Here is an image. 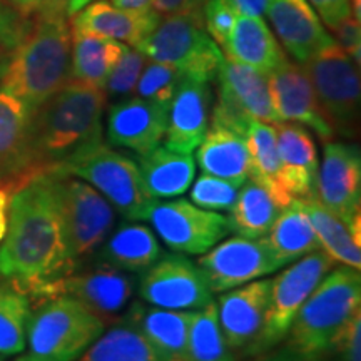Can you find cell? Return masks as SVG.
<instances>
[{
    "instance_id": "cell-1",
    "label": "cell",
    "mask_w": 361,
    "mask_h": 361,
    "mask_svg": "<svg viewBox=\"0 0 361 361\" xmlns=\"http://www.w3.org/2000/svg\"><path fill=\"white\" fill-rule=\"evenodd\" d=\"M75 268L66 234L61 174L30 176L12 191L0 243V279L24 291L34 305L47 300L54 284Z\"/></svg>"
},
{
    "instance_id": "cell-2",
    "label": "cell",
    "mask_w": 361,
    "mask_h": 361,
    "mask_svg": "<svg viewBox=\"0 0 361 361\" xmlns=\"http://www.w3.org/2000/svg\"><path fill=\"white\" fill-rule=\"evenodd\" d=\"M104 89L69 80L32 111L27 133L25 174L57 171L102 142Z\"/></svg>"
},
{
    "instance_id": "cell-3",
    "label": "cell",
    "mask_w": 361,
    "mask_h": 361,
    "mask_svg": "<svg viewBox=\"0 0 361 361\" xmlns=\"http://www.w3.org/2000/svg\"><path fill=\"white\" fill-rule=\"evenodd\" d=\"M16 47L8 52L0 89L37 109L71 80L72 29L67 17L34 13Z\"/></svg>"
},
{
    "instance_id": "cell-4",
    "label": "cell",
    "mask_w": 361,
    "mask_h": 361,
    "mask_svg": "<svg viewBox=\"0 0 361 361\" xmlns=\"http://www.w3.org/2000/svg\"><path fill=\"white\" fill-rule=\"evenodd\" d=\"M360 269L333 268L298 310L286 346L311 358H324L360 311Z\"/></svg>"
},
{
    "instance_id": "cell-5",
    "label": "cell",
    "mask_w": 361,
    "mask_h": 361,
    "mask_svg": "<svg viewBox=\"0 0 361 361\" xmlns=\"http://www.w3.org/2000/svg\"><path fill=\"white\" fill-rule=\"evenodd\" d=\"M104 331L106 324L78 300L47 298L32 306L17 361H78Z\"/></svg>"
},
{
    "instance_id": "cell-6",
    "label": "cell",
    "mask_w": 361,
    "mask_h": 361,
    "mask_svg": "<svg viewBox=\"0 0 361 361\" xmlns=\"http://www.w3.org/2000/svg\"><path fill=\"white\" fill-rule=\"evenodd\" d=\"M54 173L85 180L128 221H146L156 202L144 188L137 162L104 141Z\"/></svg>"
},
{
    "instance_id": "cell-7",
    "label": "cell",
    "mask_w": 361,
    "mask_h": 361,
    "mask_svg": "<svg viewBox=\"0 0 361 361\" xmlns=\"http://www.w3.org/2000/svg\"><path fill=\"white\" fill-rule=\"evenodd\" d=\"M149 61L173 66L186 78L213 82L224 61L221 47L200 22L180 16L161 17L152 34L137 49Z\"/></svg>"
},
{
    "instance_id": "cell-8",
    "label": "cell",
    "mask_w": 361,
    "mask_h": 361,
    "mask_svg": "<svg viewBox=\"0 0 361 361\" xmlns=\"http://www.w3.org/2000/svg\"><path fill=\"white\" fill-rule=\"evenodd\" d=\"M303 69L335 134L355 137L360 123V67L333 40L303 64Z\"/></svg>"
},
{
    "instance_id": "cell-9",
    "label": "cell",
    "mask_w": 361,
    "mask_h": 361,
    "mask_svg": "<svg viewBox=\"0 0 361 361\" xmlns=\"http://www.w3.org/2000/svg\"><path fill=\"white\" fill-rule=\"evenodd\" d=\"M218 99L209 123L223 124L246 135L251 121L279 123L269 96L268 75L224 57L218 75Z\"/></svg>"
},
{
    "instance_id": "cell-10",
    "label": "cell",
    "mask_w": 361,
    "mask_h": 361,
    "mask_svg": "<svg viewBox=\"0 0 361 361\" xmlns=\"http://www.w3.org/2000/svg\"><path fill=\"white\" fill-rule=\"evenodd\" d=\"M139 274L128 273L97 259L78 266L69 276L54 284L52 296H71L111 326L126 314L137 291Z\"/></svg>"
},
{
    "instance_id": "cell-11",
    "label": "cell",
    "mask_w": 361,
    "mask_h": 361,
    "mask_svg": "<svg viewBox=\"0 0 361 361\" xmlns=\"http://www.w3.org/2000/svg\"><path fill=\"white\" fill-rule=\"evenodd\" d=\"M61 200L71 256L80 266L116 228L117 211L101 192L74 176L61 174Z\"/></svg>"
},
{
    "instance_id": "cell-12",
    "label": "cell",
    "mask_w": 361,
    "mask_h": 361,
    "mask_svg": "<svg viewBox=\"0 0 361 361\" xmlns=\"http://www.w3.org/2000/svg\"><path fill=\"white\" fill-rule=\"evenodd\" d=\"M146 221L171 251L180 255H204L233 233L228 216L202 209L183 197L156 201Z\"/></svg>"
},
{
    "instance_id": "cell-13",
    "label": "cell",
    "mask_w": 361,
    "mask_h": 361,
    "mask_svg": "<svg viewBox=\"0 0 361 361\" xmlns=\"http://www.w3.org/2000/svg\"><path fill=\"white\" fill-rule=\"evenodd\" d=\"M314 196L350 229L355 243L361 238V154L348 142H324L318 166Z\"/></svg>"
},
{
    "instance_id": "cell-14",
    "label": "cell",
    "mask_w": 361,
    "mask_h": 361,
    "mask_svg": "<svg viewBox=\"0 0 361 361\" xmlns=\"http://www.w3.org/2000/svg\"><path fill=\"white\" fill-rule=\"evenodd\" d=\"M335 261L323 250H316L293 261L291 266L271 279L264 333L266 351H271L286 340L298 310L308 300L319 281L335 268Z\"/></svg>"
},
{
    "instance_id": "cell-15",
    "label": "cell",
    "mask_w": 361,
    "mask_h": 361,
    "mask_svg": "<svg viewBox=\"0 0 361 361\" xmlns=\"http://www.w3.org/2000/svg\"><path fill=\"white\" fill-rule=\"evenodd\" d=\"M271 279H256L219 296V326L236 360L255 358L266 351V314L269 306Z\"/></svg>"
},
{
    "instance_id": "cell-16",
    "label": "cell",
    "mask_w": 361,
    "mask_h": 361,
    "mask_svg": "<svg viewBox=\"0 0 361 361\" xmlns=\"http://www.w3.org/2000/svg\"><path fill=\"white\" fill-rule=\"evenodd\" d=\"M137 293L146 305L174 311H197L213 301L197 264L180 252H162L139 274Z\"/></svg>"
},
{
    "instance_id": "cell-17",
    "label": "cell",
    "mask_w": 361,
    "mask_h": 361,
    "mask_svg": "<svg viewBox=\"0 0 361 361\" xmlns=\"http://www.w3.org/2000/svg\"><path fill=\"white\" fill-rule=\"evenodd\" d=\"M211 293H224L281 269L266 238L234 236L218 243L197 259Z\"/></svg>"
},
{
    "instance_id": "cell-18",
    "label": "cell",
    "mask_w": 361,
    "mask_h": 361,
    "mask_svg": "<svg viewBox=\"0 0 361 361\" xmlns=\"http://www.w3.org/2000/svg\"><path fill=\"white\" fill-rule=\"evenodd\" d=\"M268 85L279 123H296L313 130L323 142L333 141L335 129L324 116L303 66L288 59L278 69L269 72Z\"/></svg>"
},
{
    "instance_id": "cell-19",
    "label": "cell",
    "mask_w": 361,
    "mask_h": 361,
    "mask_svg": "<svg viewBox=\"0 0 361 361\" xmlns=\"http://www.w3.org/2000/svg\"><path fill=\"white\" fill-rule=\"evenodd\" d=\"M106 124V137L111 147L128 149L142 156L164 141L168 107L133 96L112 104Z\"/></svg>"
},
{
    "instance_id": "cell-20",
    "label": "cell",
    "mask_w": 361,
    "mask_h": 361,
    "mask_svg": "<svg viewBox=\"0 0 361 361\" xmlns=\"http://www.w3.org/2000/svg\"><path fill=\"white\" fill-rule=\"evenodd\" d=\"M211 82L184 75L168 107L164 146L191 154L204 137L211 119Z\"/></svg>"
},
{
    "instance_id": "cell-21",
    "label": "cell",
    "mask_w": 361,
    "mask_h": 361,
    "mask_svg": "<svg viewBox=\"0 0 361 361\" xmlns=\"http://www.w3.org/2000/svg\"><path fill=\"white\" fill-rule=\"evenodd\" d=\"M264 16L274 27L278 42L296 64L303 66L333 42L323 20L308 0H268Z\"/></svg>"
},
{
    "instance_id": "cell-22",
    "label": "cell",
    "mask_w": 361,
    "mask_h": 361,
    "mask_svg": "<svg viewBox=\"0 0 361 361\" xmlns=\"http://www.w3.org/2000/svg\"><path fill=\"white\" fill-rule=\"evenodd\" d=\"M126 316L146 338L157 361H189L188 338L192 311L164 310L133 301Z\"/></svg>"
},
{
    "instance_id": "cell-23",
    "label": "cell",
    "mask_w": 361,
    "mask_h": 361,
    "mask_svg": "<svg viewBox=\"0 0 361 361\" xmlns=\"http://www.w3.org/2000/svg\"><path fill=\"white\" fill-rule=\"evenodd\" d=\"M161 17L154 8L128 11L112 6L109 0H94L69 20L72 27L139 49L159 24Z\"/></svg>"
},
{
    "instance_id": "cell-24",
    "label": "cell",
    "mask_w": 361,
    "mask_h": 361,
    "mask_svg": "<svg viewBox=\"0 0 361 361\" xmlns=\"http://www.w3.org/2000/svg\"><path fill=\"white\" fill-rule=\"evenodd\" d=\"M273 126L276 130L284 189L293 200L311 196L314 192L319 166L313 135L296 123H276Z\"/></svg>"
},
{
    "instance_id": "cell-25",
    "label": "cell",
    "mask_w": 361,
    "mask_h": 361,
    "mask_svg": "<svg viewBox=\"0 0 361 361\" xmlns=\"http://www.w3.org/2000/svg\"><path fill=\"white\" fill-rule=\"evenodd\" d=\"M221 49L224 57L250 66L266 75L288 61L286 52L263 17L238 16L231 34Z\"/></svg>"
},
{
    "instance_id": "cell-26",
    "label": "cell",
    "mask_w": 361,
    "mask_h": 361,
    "mask_svg": "<svg viewBox=\"0 0 361 361\" xmlns=\"http://www.w3.org/2000/svg\"><path fill=\"white\" fill-rule=\"evenodd\" d=\"M32 111L24 101L0 89V186L12 191L27 179L25 147Z\"/></svg>"
},
{
    "instance_id": "cell-27",
    "label": "cell",
    "mask_w": 361,
    "mask_h": 361,
    "mask_svg": "<svg viewBox=\"0 0 361 361\" xmlns=\"http://www.w3.org/2000/svg\"><path fill=\"white\" fill-rule=\"evenodd\" d=\"M196 161L204 174L243 186L250 178V152L246 135L223 124L209 123L197 146Z\"/></svg>"
},
{
    "instance_id": "cell-28",
    "label": "cell",
    "mask_w": 361,
    "mask_h": 361,
    "mask_svg": "<svg viewBox=\"0 0 361 361\" xmlns=\"http://www.w3.org/2000/svg\"><path fill=\"white\" fill-rule=\"evenodd\" d=\"M162 256L159 239L151 228L124 221L102 243L90 259L102 261L133 274H141Z\"/></svg>"
},
{
    "instance_id": "cell-29",
    "label": "cell",
    "mask_w": 361,
    "mask_h": 361,
    "mask_svg": "<svg viewBox=\"0 0 361 361\" xmlns=\"http://www.w3.org/2000/svg\"><path fill=\"white\" fill-rule=\"evenodd\" d=\"M139 173L144 188L152 200H168L183 196L191 188L196 162L191 154L157 146L147 154L137 157Z\"/></svg>"
},
{
    "instance_id": "cell-30",
    "label": "cell",
    "mask_w": 361,
    "mask_h": 361,
    "mask_svg": "<svg viewBox=\"0 0 361 361\" xmlns=\"http://www.w3.org/2000/svg\"><path fill=\"white\" fill-rule=\"evenodd\" d=\"M71 79L104 89L119 59L129 45L89 30L72 27Z\"/></svg>"
},
{
    "instance_id": "cell-31",
    "label": "cell",
    "mask_w": 361,
    "mask_h": 361,
    "mask_svg": "<svg viewBox=\"0 0 361 361\" xmlns=\"http://www.w3.org/2000/svg\"><path fill=\"white\" fill-rule=\"evenodd\" d=\"M284 207L286 206L268 188L247 178L229 209L228 219L231 231L243 238H263Z\"/></svg>"
},
{
    "instance_id": "cell-32",
    "label": "cell",
    "mask_w": 361,
    "mask_h": 361,
    "mask_svg": "<svg viewBox=\"0 0 361 361\" xmlns=\"http://www.w3.org/2000/svg\"><path fill=\"white\" fill-rule=\"evenodd\" d=\"M264 238L281 268L310 252L322 250L313 226L298 200H293L279 213Z\"/></svg>"
},
{
    "instance_id": "cell-33",
    "label": "cell",
    "mask_w": 361,
    "mask_h": 361,
    "mask_svg": "<svg viewBox=\"0 0 361 361\" xmlns=\"http://www.w3.org/2000/svg\"><path fill=\"white\" fill-rule=\"evenodd\" d=\"M250 152V178L268 188L284 206L293 201L283 184L281 159H279L276 130L273 124L251 121L246 133Z\"/></svg>"
},
{
    "instance_id": "cell-34",
    "label": "cell",
    "mask_w": 361,
    "mask_h": 361,
    "mask_svg": "<svg viewBox=\"0 0 361 361\" xmlns=\"http://www.w3.org/2000/svg\"><path fill=\"white\" fill-rule=\"evenodd\" d=\"M300 201L301 207L308 216L311 226H313L316 238L319 241V247L326 252L335 263L350 268H361V251L360 245L355 243L350 229L346 224L326 209L322 202L316 200L314 192L308 197H303Z\"/></svg>"
},
{
    "instance_id": "cell-35",
    "label": "cell",
    "mask_w": 361,
    "mask_h": 361,
    "mask_svg": "<svg viewBox=\"0 0 361 361\" xmlns=\"http://www.w3.org/2000/svg\"><path fill=\"white\" fill-rule=\"evenodd\" d=\"M78 361H157V358L142 333L124 314Z\"/></svg>"
},
{
    "instance_id": "cell-36",
    "label": "cell",
    "mask_w": 361,
    "mask_h": 361,
    "mask_svg": "<svg viewBox=\"0 0 361 361\" xmlns=\"http://www.w3.org/2000/svg\"><path fill=\"white\" fill-rule=\"evenodd\" d=\"M32 306L24 291L0 279V356H16L25 350Z\"/></svg>"
},
{
    "instance_id": "cell-37",
    "label": "cell",
    "mask_w": 361,
    "mask_h": 361,
    "mask_svg": "<svg viewBox=\"0 0 361 361\" xmlns=\"http://www.w3.org/2000/svg\"><path fill=\"white\" fill-rule=\"evenodd\" d=\"M189 361H238L224 340L214 301L194 311L188 338Z\"/></svg>"
},
{
    "instance_id": "cell-38",
    "label": "cell",
    "mask_w": 361,
    "mask_h": 361,
    "mask_svg": "<svg viewBox=\"0 0 361 361\" xmlns=\"http://www.w3.org/2000/svg\"><path fill=\"white\" fill-rule=\"evenodd\" d=\"M183 78L184 75L173 66L147 59L146 67H144L137 85H135L134 96L141 97L144 101L159 104L162 107H169L171 99H173Z\"/></svg>"
},
{
    "instance_id": "cell-39",
    "label": "cell",
    "mask_w": 361,
    "mask_h": 361,
    "mask_svg": "<svg viewBox=\"0 0 361 361\" xmlns=\"http://www.w3.org/2000/svg\"><path fill=\"white\" fill-rule=\"evenodd\" d=\"M147 57L141 51L134 47H128L123 57L119 59L111 75L104 85V92H106L107 101L114 99L116 101H123V99L133 97L137 80L141 78L144 67H146Z\"/></svg>"
},
{
    "instance_id": "cell-40",
    "label": "cell",
    "mask_w": 361,
    "mask_h": 361,
    "mask_svg": "<svg viewBox=\"0 0 361 361\" xmlns=\"http://www.w3.org/2000/svg\"><path fill=\"white\" fill-rule=\"evenodd\" d=\"M189 197L196 206L207 211H229L236 201L239 188L229 180L214 178V176L202 173L200 178L191 184Z\"/></svg>"
},
{
    "instance_id": "cell-41",
    "label": "cell",
    "mask_w": 361,
    "mask_h": 361,
    "mask_svg": "<svg viewBox=\"0 0 361 361\" xmlns=\"http://www.w3.org/2000/svg\"><path fill=\"white\" fill-rule=\"evenodd\" d=\"M238 16L231 0H206V6L202 8V25L207 35L219 47L231 34Z\"/></svg>"
},
{
    "instance_id": "cell-42",
    "label": "cell",
    "mask_w": 361,
    "mask_h": 361,
    "mask_svg": "<svg viewBox=\"0 0 361 361\" xmlns=\"http://www.w3.org/2000/svg\"><path fill=\"white\" fill-rule=\"evenodd\" d=\"M361 311L353 316V319L338 338L329 353L324 356L328 361H361Z\"/></svg>"
},
{
    "instance_id": "cell-43",
    "label": "cell",
    "mask_w": 361,
    "mask_h": 361,
    "mask_svg": "<svg viewBox=\"0 0 361 361\" xmlns=\"http://www.w3.org/2000/svg\"><path fill=\"white\" fill-rule=\"evenodd\" d=\"M27 17H22L11 6L0 0V49L11 52L25 32Z\"/></svg>"
},
{
    "instance_id": "cell-44",
    "label": "cell",
    "mask_w": 361,
    "mask_h": 361,
    "mask_svg": "<svg viewBox=\"0 0 361 361\" xmlns=\"http://www.w3.org/2000/svg\"><path fill=\"white\" fill-rule=\"evenodd\" d=\"M333 34L338 40V45L343 49V52L348 56L356 66L360 67L361 61V27L360 20L353 16H348L346 19L333 27Z\"/></svg>"
},
{
    "instance_id": "cell-45",
    "label": "cell",
    "mask_w": 361,
    "mask_h": 361,
    "mask_svg": "<svg viewBox=\"0 0 361 361\" xmlns=\"http://www.w3.org/2000/svg\"><path fill=\"white\" fill-rule=\"evenodd\" d=\"M206 0H152V8L159 16H180L200 22L202 25V8ZM204 27V25H202Z\"/></svg>"
},
{
    "instance_id": "cell-46",
    "label": "cell",
    "mask_w": 361,
    "mask_h": 361,
    "mask_svg": "<svg viewBox=\"0 0 361 361\" xmlns=\"http://www.w3.org/2000/svg\"><path fill=\"white\" fill-rule=\"evenodd\" d=\"M308 2L328 29H333L338 22L351 16L350 0H308Z\"/></svg>"
},
{
    "instance_id": "cell-47",
    "label": "cell",
    "mask_w": 361,
    "mask_h": 361,
    "mask_svg": "<svg viewBox=\"0 0 361 361\" xmlns=\"http://www.w3.org/2000/svg\"><path fill=\"white\" fill-rule=\"evenodd\" d=\"M94 0H39V6L35 13H47V16L74 17L85 6H89Z\"/></svg>"
},
{
    "instance_id": "cell-48",
    "label": "cell",
    "mask_w": 361,
    "mask_h": 361,
    "mask_svg": "<svg viewBox=\"0 0 361 361\" xmlns=\"http://www.w3.org/2000/svg\"><path fill=\"white\" fill-rule=\"evenodd\" d=\"M250 361H328L326 358H311V356L301 355L298 351L288 348L278 350V351H268V353H263L259 356H255V358Z\"/></svg>"
},
{
    "instance_id": "cell-49",
    "label": "cell",
    "mask_w": 361,
    "mask_h": 361,
    "mask_svg": "<svg viewBox=\"0 0 361 361\" xmlns=\"http://www.w3.org/2000/svg\"><path fill=\"white\" fill-rule=\"evenodd\" d=\"M231 4L239 16L263 17L268 0H231Z\"/></svg>"
},
{
    "instance_id": "cell-50",
    "label": "cell",
    "mask_w": 361,
    "mask_h": 361,
    "mask_svg": "<svg viewBox=\"0 0 361 361\" xmlns=\"http://www.w3.org/2000/svg\"><path fill=\"white\" fill-rule=\"evenodd\" d=\"M12 189L7 186H0V243L7 231L8 223V206H11Z\"/></svg>"
},
{
    "instance_id": "cell-51",
    "label": "cell",
    "mask_w": 361,
    "mask_h": 361,
    "mask_svg": "<svg viewBox=\"0 0 361 361\" xmlns=\"http://www.w3.org/2000/svg\"><path fill=\"white\" fill-rule=\"evenodd\" d=\"M2 2H6L7 6H11L13 11L19 12L22 17H27V19L34 16L39 6V0H2Z\"/></svg>"
},
{
    "instance_id": "cell-52",
    "label": "cell",
    "mask_w": 361,
    "mask_h": 361,
    "mask_svg": "<svg viewBox=\"0 0 361 361\" xmlns=\"http://www.w3.org/2000/svg\"><path fill=\"white\" fill-rule=\"evenodd\" d=\"M112 6L128 11H149L152 8V0H109Z\"/></svg>"
},
{
    "instance_id": "cell-53",
    "label": "cell",
    "mask_w": 361,
    "mask_h": 361,
    "mask_svg": "<svg viewBox=\"0 0 361 361\" xmlns=\"http://www.w3.org/2000/svg\"><path fill=\"white\" fill-rule=\"evenodd\" d=\"M7 56H8V52H7V51H4V49H0V75H2L4 66H6Z\"/></svg>"
},
{
    "instance_id": "cell-54",
    "label": "cell",
    "mask_w": 361,
    "mask_h": 361,
    "mask_svg": "<svg viewBox=\"0 0 361 361\" xmlns=\"http://www.w3.org/2000/svg\"><path fill=\"white\" fill-rule=\"evenodd\" d=\"M0 361H2V358H0Z\"/></svg>"
}]
</instances>
